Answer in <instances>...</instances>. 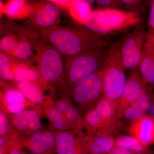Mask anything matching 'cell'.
I'll return each instance as SVG.
<instances>
[{
  "mask_svg": "<svg viewBox=\"0 0 154 154\" xmlns=\"http://www.w3.org/2000/svg\"><path fill=\"white\" fill-rule=\"evenodd\" d=\"M83 119L88 134L105 135L115 137L125 129L119 117L115 104L105 98L85 113Z\"/></svg>",
  "mask_w": 154,
  "mask_h": 154,
  "instance_id": "8992f818",
  "label": "cell"
},
{
  "mask_svg": "<svg viewBox=\"0 0 154 154\" xmlns=\"http://www.w3.org/2000/svg\"><path fill=\"white\" fill-rule=\"evenodd\" d=\"M32 43L36 50V68L42 80L48 87H60L65 91L63 56L43 39L34 40Z\"/></svg>",
  "mask_w": 154,
  "mask_h": 154,
  "instance_id": "7a4b0ae2",
  "label": "cell"
},
{
  "mask_svg": "<svg viewBox=\"0 0 154 154\" xmlns=\"http://www.w3.org/2000/svg\"><path fill=\"white\" fill-rule=\"evenodd\" d=\"M0 77L2 82L14 81L11 59L2 51L0 53Z\"/></svg>",
  "mask_w": 154,
  "mask_h": 154,
  "instance_id": "d4e9b609",
  "label": "cell"
},
{
  "mask_svg": "<svg viewBox=\"0 0 154 154\" xmlns=\"http://www.w3.org/2000/svg\"><path fill=\"white\" fill-rule=\"evenodd\" d=\"M4 154H10V152H9V151L8 152H6V153H5Z\"/></svg>",
  "mask_w": 154,
  "mask_h": 154,
  "instance_id": "f35d334b",
  "label": "cell"
},
{
  "mask_svg": "<svg viewBox=\"0 0 154 154\" xmlns=\"http://www.w3.org/2000/svg\"><path fill=\"white\" fill-rule=\"evenodd\" d=\"M148 154H154V151H153L151 150H150V151Z\"/></svg>",
  "mask_w": 154,
  "mask_h": 154,
  "instance_id": "74e56055",
  "label": "cell"
},
{
  "mask_svg": "<svg viewBox=\"0 0 154 154\" xmlns=\"http://www.w3.org/2000/svg\"><path fill=\"white\" fill-rule=\"evenodd\" d=\"M12 69L14 72V81L32 82L42 86L46 85L39 76L36 68L30 66L29 63L11 59ZM47 86V85H46Z\"/></svg>",
  "mask_w": 154,
  "mask_h": 154,
  "instance_id": "ac0fdd59",
  "label": "cell"
},
{
  "mask_svg": "<svg viewBox=\"0 0 154 154\" xmlns=\"http://www.w3.org/2000/svg\"><path fill=\"white\" fill-rule=\"evenodd\" d=\"M42 39L51 45L65 58L73 57L93 50L107 47L104 36L84 29L60 26L41 29Z\"/></svg>",
  "mask_w": 154,
  "mask_h": 154,
  "instance_id": "6da1fadb",
  "label": "cell"
},
{
  "mask_svg": "<svg viewBox=\"0 0 154 154\" xmlns=\"http://www.w3.org/2000/svg\"><path fill=\"white\" fill-rule=\"evenodd\" d=\"M96 5L99 10L106 9H119L122 7L121 0H97L96 1Z\"/></svg>",
  "mask_w": 154,
  "mask_h": 154,
  "instance_id": "f546056e",
  "label": "cell"
},
{
  "mask_svg": "<svg viewBox=\"0 0 154 154\" xmlns=\"http://www.w3.org/2000/svg\"><path fill=\"white\" fill-rule=\"evenodd\" d=\"M146 36V30L140 24L127 34L121 42L120 52L126 70L139 66L143 55Z\"/></svg>",
  "mask_w": 154,
  "mask_h": 154,
  "instance_id": "ba28073f",
  "label": "cell"
},
{
  "mask_svg": "<svg viewBox=\"0 0 154 154\" xmlns=\"http://www.w3.org/2000/svg\"><path fill=\"white\" fill-rule=\"evenodd\" d=\"M17 103L32 104L25 98L16 86L2 85L1 90V105L5 107L6 105Z\"/></svg>",
  "mask_w": 154,
  "mask_h": 154,
  "instance_id": "7402d4cb",
  "label": "cell"
},
{
  "mask_svg": "<svg viewBox=\"0 0 154 154\" xmlns=\"http://www.w3.org/2000/svg\"><path fill=\"white\" fill-rule=\"evenodd\" d=\"M55 4L58 7H63V8H68L69 5L71 2L72 1H67V0H51L49 1Z\"/></svg>",
  "mask_w": 154,
  "mask_h": 154,
  "instance_id": "d590c367",
  "label": "cell"
},
{
  "mask_svg": "<svg viewBox=\"0 0 154 154\" xmlns=\"http://www.w3.org/2000/svg\"><path fill=\"white\" fill-rule=\"evenodd\" d=\"M2 13L12 19H21L29 17L31 14L32 6L29 5L26 1L21 0H14L9 1L6 5H1Z\"/></svg>",
  "mask_w": 154,
  "mask_h": 154,
  "instance_id": "44dd1931",
  "label": "cell"
},
{
  "mask_svg": "<svg viewBox=\"0 0 154 154\" xmlns=\"http://www.w3.org/2000/svg\"><path fill=\"white\" fill-rule=\"evenodd\" d=\"M56 133V152L57 154H88L83 142L85 134L82 130L73 129Z\"/></svg>",
  "mask_w": 154,
  "mask_h": 154,
  "instance_id": "8fae6325",
  "label": "cell"
},
{
  "mask_svg": "<svg viewBox=\"0 0 154 154\" xmlns=\"http://www.w3.org/2000/svg\"><path fill=\"white\" fill-rule=\"evenodd\" d=\"M19 40L16 36L12 35H7L3 36L0 40L1 51L11 56Z\"/></svg>",
  "mask_w": 154,
  "mask_h": 154,
  "instance_id": "4316f807",
  "label": "cell"
},
{
  "mask_svg": "<svg viewBox=\"0 0 154 154\" xmlns=\"http://www.w3.org/2000/svg\"><path fill=\"white\" fill-rule=\"evenodd\" d=\"M121 44L118 41L109 45L102 68L104 98L115 105L121 97L127 79L122 59Z\"/></svg>",
  "mask_w": 154,
  "mask_h": 154,
  "instance_id": "277c9868",
  "label": "cell"
},
{
  "mask_svg": "<svg viewBox=\"0 0 154 154\" xmlns=\"http://www.w3.org/2000/svg\"><path fill=\"white\" fill-rule=\"evenodd\" d=\"M54 104L55 108L63 116L72 107L74 106L70 99L65 96L58 98L55 102H54Z\"/></svg>",
  "mask_w": 154,
  "mask_h": 154,
  "instance_id": "f1b7e54d",
  "label": "cell"
},
{
  "mask_svg": "<svg viewBox=\"0 0 154 154\" xmlns=\"http://www.w3.org/2000/svg\"><path fill=\"white\" fill-rule=\"evenodd\" d=\"M115 138L110 135L85 134L83 140L88 154H107L115 148Z\"/></svg>",
  "mask_w": 154,
  "mask_h": 154,
  "instance_id": "2e32d148",
  "label": "cell"
},
{
  "mask_svg": "<svg viewBox=\"0 0 154 154\" xmlns=\"http://www.w3.org/2000/svg\"><path fill=\"white\" fill-rule=\"evenodd\" d=\"M44 112L50 123V125L62 120L64 118L58 110L55 108L54 102L48 99L44 105Z\"/></svg>",
  "mask_w": 154,
  "mask_h": 154,
  "instance_id": "484cf974",
  "label": "cell"
},
{
  "mask_svg": "<svg viewBox=\"0 0 154 154\" xmlns=\"http://www.w3.org/2000/svg\"><path fill=\"white\" fill-rule=\"evenodd\" d=\"M18 137L22 147L33 154H54L56 152L55 133L41 130L28 136L18 134Z\"/></svg>",
  "mask_w": 154,
  "mask_h": 154,
  "instance_id": "30bf717a",
  "label": "cell"
},
{
  "mask_svg": "<svg viewBox=\"0 0 154 154\" xmlns=\"http://www.w3.org/2000/svg\"><path fill=\"white\" fill-rule=\"evenodd\" d=\"M94 1H72L68 9L70 14L78 23L85 25L91 16V7Z\"/></svg>",
  "mask_w": 154,
  "mask_h": 154,
  "instance_id": "ffe728a7",
  "label": "cell"
},
{
  "mask_svg": "<svg viewBox=\"0 0 154 154\" xmlns=\"http://www.w3.org/2000/svg\"><path fill=\"white\" fill-rule=\"evenodd\" d=\"M122 7L127 9V11H134L133 9L137 8L143 2L140 0H121Z\"/></svg>",
  "mask_w": 154,
  "mask_h": 154,
  "instance_id": "836d02e7",
  "label": "cell"
},
{
  "mask_svg": "<svg viewBox=\"0 0 154 154\" xmlns=\"http://www.w3.org/2000/svg\"><path fill=\"white\" fill-rule=\"evenodd\" d=\"M107 154H142L123 147H115Z\"/></svg>",
  "mask_w": 154,
  "mask_h": 154,
  "instance_id": "e575fe53",
  "label": "cell"
},
{
  "mask_svg": "<svg viewBox=\"0 0 154 154\" xmlns=\"http://www.w3.org/2000/svg\"><path fill=\"white\" fill-rule=\"evenodd\" d=\"M140 22V15L137 11L97 9L92 11L84 25L88 30L104 36L136 27Z\"/></svg>",
  "mask_w": 154,
  "mask_h": 154,
  "instance_id": "3957f363",
  "label": "cell"
},
{
  "mask_svg": "<svg viewBox=\"0 0 154 154\" xmlns=\"http://www.w3.org/2000/svg\"><path fill=\"white\" fill-rule=\"evenodd\" d=\"M68 97L83 116L94 108L104 98L102 69L79 83Z\"/></svg>",
  "mask_w": 154,
  "mask_h": 154,
  "instance_id": "52a82bcc",
  "label": "cell"
},
{
  "mask_svg": "<svg viewBox=\"0 0 154 154\" xmlns=\"http://www.w3.org/2000/svg\"><path fill=\"white\" fill-rule=\"evenodd\" d=\"M60 16L59 7L48 1L37 6H32L29 17L36 26L41 29H45L57 26Z\"/></svg>",
  "mask_w": 154,
  "mask_h": 154,
  "instance_id": "4fadbf2b",
  "label": "cell"
},
{
  "mask_svg": "<svg viewBox=\"0 0 154 154\" xmlns=\"http://www.w3.org/2000/svg\"><path fill=\"white\" fill-rule=\"evenodd\" d=\"M10 135L0 137V154H4L9 151Z\"/></svg>",
  "mask_w": 154,
  "mask_h": 154,
  "instance_id": "d6a6232c",
  "label": "cell"
},
{
  "mask_svg": "<svg viewBox=\"0 0 154 154\" xmlns=\"http://www.w3.org/2000/svg\"><path fill=\"white\" fill-rule=\"evenodd\" d=\"M139 69L146 85L154 91V43H145Z\"/></svg>",
  "mask_w": 154,
  "mask_h": 154,
  "instance_id": "e0dca14e",
  "label": "cell"
},
{
  "mask_svg": "<svg viewBox=\"0 0 154 154\" xmlns=\"http://www.w3.org/2000/svg\"><path fill=\"white\" fill-rule=\"evenodd\" d=\"M154 101V93L149 89L137 99V101L125 110L121 120L126 122L127 126L149 115ZM124 125V124H123Z\"/></svg>",
  "mask_w": 154,
  "mask_h": 154,
  "instance_id": "5bb4252c",
  "label": "cell"
},
{
  "mask_svg": "<svg viewBox=\"0 0 154 154\" xmlns=\"http://www.w3.org/2000/svg\"><path fill=\"white\" fill-rule=\"evenodd\" d=\"M33 48L32 42L26 39L19 40L11 57L18 61L29 63L30 58L33 55Z\"/></svg>",
  "mask_w": 154,
  "mask_h": 154,
  "instance_id": "cb8c5ba5",
  "label": "cell"
},
{
  "mask_svg": "<svg viewBox=\"0 0 154 154\" xmlns=\"http://www.w3.org/2000/svg\"><path fill=\"white\" fill-rule=\"evenodd\" d=\"M15 86L32 104L38 107H44L48 99L45 98L42 88L40 86L36 83L29 82H16Z\"/></svg>",
  "mask_w": 154,
  "mask_h": 154,
  "instance_id": "d6986e66",
  "label": "cell"
},
{
  "mask_svg": "<svg viewBox=\"0 0 154 154\" xmlns=\"http://www.w3.org/2000/svg\"><path fill=\"white\" fill-rule=\"evenodd\" d=\"M115 147H123L142 154H148L150 150L134 136L126 135L117 136L115 138Z\"/></svg>",
  "mask_w": 154,
  "mask_h": 154,
  "instance_id": "603a6c76",
  "label": "cell"
},
{
  "mask_svg": "<svg viewBox=\"0 0 154 154\" xmlns=\"http://www.w3.org/2000/svg\"><path fill=\"white\" fill-rule=\"evenodd\" d=\"M8 115L13 129L19 136H28L41 130L40 114L36 109H27L15 115Z\"/></svg>",
  "mask_w": 154,
  "mask_h": 154,
  "instance_id": "7c38bea8",
  "label": "cell"
},
{
  "mask_svg": "<svg viewBox=\"0 0 154 154\" xmlns=\"http://www.w3.org/2000/svg\"><path fill=\"white\" fill-rule=\"evenodd\" d=\"M149 89L142 77L139 67L131 69L121 97L115 105L119 117L121 119L125 110Z\"/></svg>",
  "mask_w": 154,
  "mask_h": 154,
  "instance_id": "9c48e42d",
  "label": "cell"
},
{
  "mask_svg": "<svg viewBox=\"0 0 154 154\" xmlns=\"http://www.w3.org/2000/svg\"><path fill=\"white\" fill-rule=\"evenodd\" d=\"M22 147L18 140V134L14 133L10 135L9 152L10 154H25L22 151Z\"/></svg>",
  "mask_w": 154,
  "mask_h": 154,
  "instance_id": "1f68e13d",
  "label": "cell"
},
{
  "mask_svg": "<svg viewBox=\"0 0 154 154\" xmlns=\"http://www.w3.org/2000/svg\"><path fill=\"white\" fill-rule=\"evenodd\" d=\"M126 129L130 135L137 138L147 146L154 144V119L149 114L129 125Z\"/></svg>",
  "mask_w": 154,
  "mask_h": 154,
  "instance_id": "9a60e30c",
  "label": "cell"
},
{
  "mask_svg": "<svg viewBox=\"0 0 154 154\" xmlns=\"http://www.w3.org/2000/svg\"><path fill=\"white\" fill-rule=\"evenodd\" d=\"M149 115L151 116L154 119V101L153 105L152 107L151 110L150 111Z\"/></svg>",
  "mask_w": 154,
  "mask_h": 154,
  "instance_id": "8d00e7d4",
  "label": "cell"
},
{
  "mask_svg": "<svg viewBox=\"0 0 154 154\" xmlns=\"http://www.w3.org/2000/svg\"><path fill=\"white\" fill-rule=\"evenodd\" d=\"M146 39H154V0L150 5L147 29L146 31Z\"/></svg>",
  "mask_w": 154,
  "mask_h": 154,
  "instance_id": "4dcf8cb0",
  "label": "cell"
},
{
  "mask_svg": "<svg viewBox=\"0 0 154 154\" xmlns=\"http://www.w3.org/2000/svg\"><path fill=\"white\" fill-rule=\"evenodd\" d=\"M15 133L11 125L8 114L1 106L0 110V135L6 136Z\"/></svg>",
  "mask_w": 154,
  "mask_h": 154,
  "instance_id": "83f0119b",
  "label": "cell"
},
{
  "mask_svg": "<svg viewBox=\"0 0 154 154\" xmlns=\"http://www.w3.org/2000/svg\"><path fill=\"white\" fill-rule=\"evenodd\" d=\"M108 48H100L70 58H65V92L67 96L83 80L102 69Z\"/></svg>",
  "mask_w": 154,
  "mask_h": 154,
  "instance_id": "5b68a950",
  "label": "cell"
}]
</instances>
